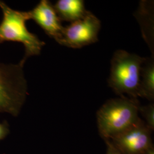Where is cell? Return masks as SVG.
<instances>
[{
  "label": "cell",
  "instance_id": "5",
  "mask_svg": "<svg viewBox=\"0 0 154 154\" xmlns=\"http://www.w3.org/2000/svg\"><path fill=\"white\" fill-rule=\"evenodd\" d=\"M100 21L91 12L75 22L64 27L59 44L73 49H79L98 41Z\"/></svg>",
  "mask_w": 154,
  "mask_h": 154
},
{
  "label": "cell",
  "instance_id": "2",
  "mask_svg": "<svg viewBox=\"0 0 154 154\" xmlns=\"http://www.w3.org/2000/svg\"><path fill=\"white\" fill-rule=\"evenodd\" d=\"M146 58L125 50L115 52L111 62L109 84L114 92L132 98L139 97L141 69Z\"/></svg>",
  "mask_w": 154,
  "mask_h": 154
},
{
  "label": "cell",
  "instance_id": "8",
  "mask_svg": "<svg viewBox=\"0 0 154 154\" xmlns=\"http://www.w3.org/2000/svg\"><path fill=\"white\" fill-rule=\"evenodd\" d=\"M53 6L61 21L71 23L82 19L90 12L82 0H58Z\"/></svg>",
  "mask_w": 154,
  "mask_h": 154
},
{
  "label": "cell",
  "instance_id": "4",
  "mask_svg": "<svg viewBox=\"0 0 154 154\" xmlns=\"http://www.w3.org/2000/svg\"><path fill=\"white\" fill-rule=\"evenodd\" d=\"M23 65L0 62V113L17 116L21 111L28 95Z\"/></svg>",
  "mask_w": 154,
  "mask_h": 154
},
{
  "label": "cell",
  "instance_id": "10",
  "mask_svg": "<svg viewBox=\"0 0 154 154\" xmlns=\"http://www.w3.org/2000/svg\"><path fill=\"white\" fill-rule=\"evenodd\" d=\"M140 111L145 118L147 126L151 130H153L154 127V105H149L143 107H139Z\"/></svg>",
  "mask_w": 154,
  "mask_h": 154
},
{
  "label": "cell",
  "instance_id": "12",
  "mask_svg": "<svg viewBox=\"0 0 154 154\" xmlns=\"http://www.w3.org/2000/svg\"><path fill=\"white\" fill-rule=\"evenodd\" d=\"M107 154H122L116 147L111 144L110 146V147L109 149V151Z\"/></svg>",
  "mask_w": 154,
  "mask_h": 154
},
{
  "label": "cell",
  "instance_id": "13",
  "mask_svg": "<svg viewBox=\"0 0 154 154\" xmlns=\"http://www.w3.org/2000/svg\"><path fill=\"white\" fill-rule=\"evenodd\" d=\"M145 154H154V151L153 149H152V147L150 149H149L147 151V152Z\"/></svg>",
  "mask_w": 154,
  "mask_h": 154
},
{
  "label": "cell",
  "instance_id": "11",
  "mask_svg": "<svg viewBox=\"0 0 154 154\" xmlns=\"http://www.w3.org/2000/svg\"><path fill=\"white\" fill-rule=\"evenodd\" d=\"M9 126L6 121L0 122V140L4 139L9 133Z\"/></svg>",
  "mask_w": 154,
  "mask_h": 154
},
{
  "label": "cell",
  "instance_id": "7",
  "mask_svg": "<svg viewBox=\"0 0 154 154\" xmlns=\"http://www.w3.org/2000/svg\"><path fill=\"white\" fill-rule=\"evenodd\" d=\"M30 20H33L50 37L60 44L64 27L54 6L48 0H41L33 10L28 11Z\"/></svg>",
  "mask_w": 154,
  "mask_h": 154
},
{
  "label": "cell",
  "instance_id": "1",
  "mask_svg": "<svg viewBox=\"0 0 154 154\" xmlns=\"http://www.w3.org/2000/svg\"><path fill=\"white\" fill-rule=\"evenodd\" d=\"M139 106L136 98H120L107 101L97 112V122L101 135L112 139L134 125L139 119Z\"/></svg>",
  "mask_w": 154,
  "mask_h": 154
},
{
  "label": "cell",
  "instance_id": "6",
  "mask_svg": "<svg viewBox=\"0 0 154 154\" xmlns=\"http://www.w3.org/2000/svg\"><path fill=\"white\" fill-rule=\"evenodd\" d=\"M150 130L139 118L132 126L112 139L114 146L122 154H145L152 147Z\"/></svg>",
  "mask_w": 154,
  "mask_h": 154
},
{
  "label": "cell",
  "instance_id": "9",
  "mask_svg": "<svg viewBox=\"0 0 154 154\" xmlns=\"http://www.w3.org/2000/svg\"><path fill=\"white\" fill-rule=\"evenodd\" d=\"M139 97L150 100L154 98V63L151 59H146L141 69Z\"/></svg>",
  "mask_w": 154,
  "mask_h": 154
},
{
  "label": "cell",
  "instance_id": "3",
  "mask_svg": "<svg viewBox=\"0 0 154 154\" xmlns=\"http://www.w3.org/2000/svg\"><path fill=\"white\" fill-rule=\"evenodd\" d=\"M0 8L3 13L0 23V44L7 41L21 43L25 50L21 61L23 63L29 57L39 55L45 43L26 28V22L30 20L28 11L14 10L1 1Z\"/></svg>",
  "mask_w": 154,
  "mask_h": 154
}]
</instances>
